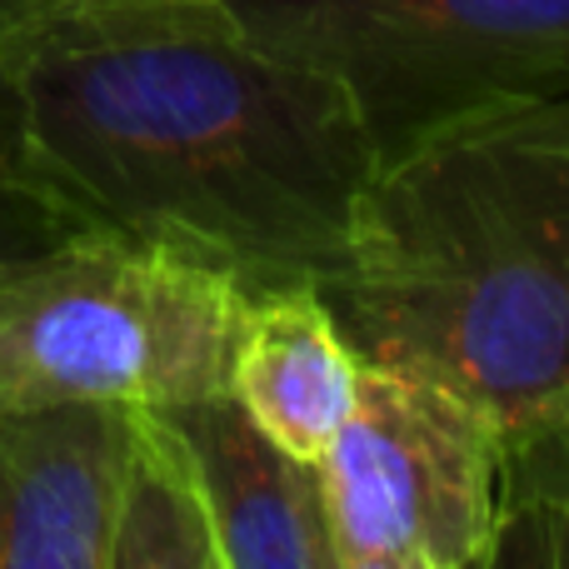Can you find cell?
Here are the masks:
<instances>
[{
    "label": "cell",
    "instance_id": "3",
    "mask_svg": "<svg viewBox=\"0 0 569 569\" xmlns=\"http://www.w3.org/2000/svg\"><path fill=\"white\" fill-rule=\"evenodd\" d=\"M246 305L220 270L76 230L0 266V415L226 395Z\"/></svg>",
    "mask_w": 569,
    "mask_h": 569
},
{
    "label": "cell",
    "instance_id": "7",
    "mask_svg": "<svg viewBox=\"0 0 569 569\" xmlns=\"http://www.w3.org/2000/svg\"><path fill=\"white\" fill-rule=\"evenodd\" d=\"M226 569H340L315 465L284 455L226 395L166 405Z\"/></svg>",
    "mask_w": 569,
    "mask_h": 569
},
{
    "label": "cell",
    "instance_id": "5",
    "mask_svg": "<svg viewBox=\"0 0 569 569\" xmlns=\"http://www.w3.org/2000/svg\"><path fill=\"white\" fill-rule=\"evenodd\" d=\"M505 430L460 390L360 360L355 410L315 460L340 560L475 569L490 535Z\"/></svg>",
    "mask_w": 569,
    "mask_h": 569
},
{
    "label": "cell",
    "instance_id": "13",
    "mask_svg": "<svg viewBox=\"0 0 569 569\" xmlns=\"http://www.w3.org/2000/svg\"><path fill=\"white\" fill-rule=\"evenodd\" d=\"M56 6H66V0H0V46L30 30L36 20H46Z\"/></svg>",
    "mask_w": 569,
    "mask_h": 569
},
{
    "label": "cell",
    "instance_id": "2",
    "mask_svg": "<svg viewBox=\"0 0 569 569\" xmlns=\"http://www.w3.org/2000/svg\"><path fill=\"white\" fill-rule=\"evenodd\" d=\"M355 360L405 365L515 430L569 390V90L375 160L320 284Z\"/></svg>",
    "mask_w": 569,
    "mask_h": 569
},
{
    "label": "cell",
    "instance_id": "14",
    "mask_svg": "<svg viewBox=\"0 0 569 569\" xmlns=\"http://www.w3.org/2000/svg\"><path fill=\"white\" fill-rule=\"evenodd\" d=\"M340 569H430L420 560H390V555H375V560H340Z\"/></svg>",
    "mask_w": 569,
    "mask_h": 569
},
{
    "label": "cell",
    "instance_id": "6",
    "mask_svg": "<svg viewBox=\"0 0 569 569\" xmlns=\"http://www.w3.org/2000/svg\"><path fill=\"white\" fill-rule=\"evenodd\" d=\"M136 410L0 415V569H110Z\"/></svg>",
    "mask_w": 569,
    "mask_h": 569
},
{
    "label": "cell",
    "instance_id": "10",
    "mask_svg": "<svg viewBox=\"0 0 569 569\" xmlns=\"http://www.w3.org/2000/svg\"><path fill=\"white\" fill-rule=\"evenodd\" d=\"M475 569H569V475L500 450L495 515Z\"/></svg>",
    "mask_w": 569,
    "mask_h": 569
},
{
    "label": "cell",
    "instance_id": "11",
    "mask_svg": "<svg viewBox=\"0 0 569 569\" xmlns=\"http://www.w3.org/2000/svg\"><path fill=\"white\" fill-rule=\"evenodd\" d=\"M76 236L56 210L46 206L36 186L26 180L16 156V130H10V100H6V76H0V266L20 256L56 246V240Z\"/></svg>",
    "mask_w": 569,
    "mask_h": 569
},
{
    "label": "cell",
    "instance_id": "4",
    "mask_svg": "<svg viewBox=\"0 0 569 569\" xmlns=\"http://www.w3.org/2000/svg\"><path fill=\"white\" fill-rule=\"evenodd\" d=\"M270 56L325 76L375 160L569 90V0H220Z\"/></svg>",
    "mask_w": 569,
    "mask_h": 569
},
{
    "label": "cell",
    "instance_id": "1",
    "mask_svg": "<svg viewBox=\"0 0 569 569\" xmlns=\"http://www.w3.org/2000/svg\"><path fill=\"white\" fill-rule=\"evenodd\" d=\"M26 180L70 230L320 284L375 170L325 76L270 56L220 0H66L0 46Z\"/></svg>",
    "mask_w": 569,
    "mask_h": 569
},
{
    "label": "cell",
    "instance_id": "12",
    "mask_svg": "<svg viewBox=\"0 0 569 569\" xmlns=\"http://www.w3.org/2000/svg\"><path fill=\"white\" fill-rule=\"evenodd\" d=\"M505 455L535 465V470L569 475V390L560 400H550L545 410H535L530 420H520L515 430H505Z\"/></svg>",
    "mask_w": 569,
    "mask_h": 569
},
{
    "label": "cell",
    "instance_id": "8",
    "mask_svg": "<svg viewBox=\"0 0 569 569\" xmlns=\"http://www.w3.org/2000/svg\"><path fill=\"white\" fill-rule=\"evenodd\" d=\"M360 360L315 284L260 290L230 360V400L266 440L315 465L355 410Z\"/></svg>",
    "mask_w": 569,
    "mask_h": 569
},
{
    "label": "cell",
    "instance_id": "9",
    "mask_svg": "<svg viewBox=\"0 0 569 569\" xmlns=\"http://www.w3.org/2000/svg\"><path fill=\"white\" fill-rule=\"evenodd\" d=\"M110 569H226L190 455L160 410H136Z\"/></svg>",
    "mask_w": 569,
    "mask_h": 569
}]
</instances>
